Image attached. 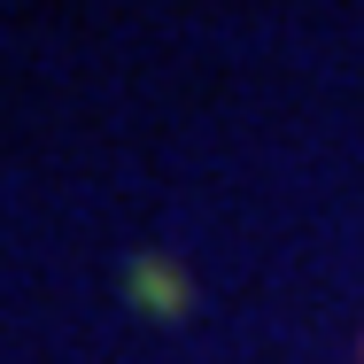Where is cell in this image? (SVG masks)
<instances>
[{"label": "cell", "mask_w": 364, "mask_h": 364, "mask_svg": "<svg viewBox=\"0 0 364 364\" xmlns=\"http://www.w3.org/2000/svg\"><path fill=\"white\" fill-rule=\"evenodd\" d=\"M132 279H140V302H147V310H171V302H186V294H171V272H163L155 256H140V264H132Z\"/></svg>", "instance_id": "cell-1"}]
</instances>
